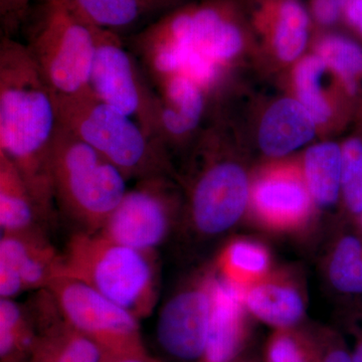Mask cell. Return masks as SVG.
<instances>
[{
	"mask_svg": "<svg viewBox=\"0 0 362 362\" xmlns=\"http://www.w3.org/2000/svg\"><path fill=\"white\" fill-rule=\"evenodd\" d=\"M59 125L56 98L25 45L0 40V152L18 169L47 221L58 214L51 176L52 143Z\"/></svg>",
	"mask_w": 362,
	"mask_h": 362,
	"instance_id": "1",
	"label": "cell"
},
{
	"mask_svg": "<svg viewBox=\"0 0 362 362\" xmlns=\"http://www.w3.org/2000/svg\"><path fill=\"white\" fill-rule=\"evenodd\" d=\"M59 276L85 283L139 320L153 312L158 300L157 252L125 246L100 233L71 235L61 252Z\"/></svg>",
	"mask_w": 362,
	"mask_h": 362,
	"instance_id": "2",
	"label": "cell"
},
{
	"mask_svg": "<svg viewBox=\"0 0 362 362\" xmlns=\"http://www.w3.org/2000/svg\"><path fill=\"white\" fill-rule=\"evenodd\" d=\"M54 204L78 232L97 233L127 192L120 169L59 123L52 143Z\"/></svg>",
	"mask_w": 362,
	"mask_h": 362,
	"instance_id": "3",
	"label": "cell"
},
{
	"mask_svg": "<svg viewBox=\"0 0 362 362\" xmlns=\"http://www.w3.org/2000/svg\"><path fill=\"white\" fill-rule=\"evenodd\" d=\"M59 123L120 169L128 180L173 176L166 150L140 124L89 90L56 97Z\"/></svg>",
	"mask_w": 362,
	"mask_h": 362,
	"instance_id": "4",
	"label": "cell"
},
{
	"mask_svg": "<svg viewBox=\"0 0 362 362\" xmlns=\"http://www.w3.org/2000/svg\"><path fill=\"white\" fill-rule=\"evenodd\" d=\"M40 2L25 44L30 58L54 96L87 92L99 28L62 4Z\"/></svg>",
	"mask_w": 362,
	"mask_h": 362,
	"instance_id": "5",
	"label": "cell"
},
{
	"mask_svg": "<svg viewBox=\"0 0 362 362\" xmlns=\"http://www.w3.org/2000/svg\"><path fill=\"white\" fill-rule=\"evenodd\" d=\"M130 49L178 47L201 54L220 68L244 47L242 28L228 6L211 0L178 6L132 35Z\"/></svg>",
	"mask_w": 362,
	"mask_h": 362,
	"instance_id": "6",
	"label": "cell"
},
{
	"mask_svg": "<svg viewBox=\"0 0 362 362\" xmlns=\"http://www.w3.org/2000/svg\"><path fill=\"white\" fill-rule=\"evenodd\" d=\"M173 177L158 175L136 181L99 233L125 246L157 252L182 223L185 202Z\"/></svg>",
	"mask_w": 362,
	"mask_h": 362,
	"instance_id": "7",
	"label": "cell"
},
{
	"mask_svg": "<svg viewBox=\"0 0 362 362\" xmlns=\"http://www.w3.org/2000/svg\"><path fill=\"white\" fill-rule=\"evenodd\" d=\"M90 89L101 101L137 121L150 137L160 143L156 89L139 59L118 33L98 30Z\"/></svg>",
	"mask_w": 362,
	"mask_h": 362,
	"instance_id": "8",
	"label": "cell"
},
{
	"mask_svg": "<svg viewBox=\"0 0 362 362\" xmlns=\"http://www.w3.org/2000/svg\"><path fill=\"white\" fill-rule=\"evenodd\" d=\"M45 289L64 319L108 356L144 352L139 319L76 279L59 276Z\"/></svg>",
	"mask_w": 362,
	"mask_h": 362,
	"instance_id": "9",
	"label": "cell"
},
{
	"mask_svg": "<svg viewBox=\"0 0 362 362\" xmlns=\"http://www.w3.org/2000/svg\"><path fill=\"white\" fill-rule=\"evenodd\" d=\"M249 194L246 170L235 161L211 157L188 187L180 226L202 239L220 237L246 213Z\"/></svg>",
	"mask_w": 362,
	"mask_h": 362,
	"instance_id": "10",
	"label": "cell"
},
{
	"mask_svg": "<svg viewBox=\"0 0 362 362\" xmlns=\"http://www.w3.org/2000/svg\"><path fill=\"white\" fill-rule=\"evenodd\" d=\"M213 272L181 286L162 307L157 320V340L178 361L202 359L211 310Z\"/></svg>",
	"mask_w": 362,
	"mask_h": 362,
	"instance_id": "11",
	"label": "cell"
},
{
	"mask_svg": "<svg viewBox=\"0 0 362 362\" xmlns=\"http://www.w3.org/2000/svg\"><path fill=\"white\" fill-rule=\"evenodd\" d=\"M157 95V137L169 148L199 128L206 109V88L182 73L151 78Z\"/></svg>",
	"mask_w": 362,
	"mask_h": 362,
	"instance_id": "12",
	"label": "cell"
},
{
	"mask_svg": "<svg viewBox=\"0 0 362 362\" xmlns=\"http://www.w3.org/2000/svg\"><path fill=\"white\" fill-rule=\"evenodd\" d=\"M211 310L202 362H235L250 335L245 292L218 277L213 269Z\"/></svg>",
	"mask_w": 362,
	"mask_h": 362,
	"instance_id": "13",
	"label": "cell"
},
{
	"mask_svg": "<svg viewBox=\"0 0 362 362\" xmlns=\"http://www.w3.org/2000/svg\"><path fill=\"white\" fill-rule=\"evenodd\" d=\"M252 209L261 226L279 233H292L307 226L311 216V195L296 175L272 173L252 188Z\"/></svg>",
	"mask_w": 362,
	"mask_h": 362,
	"instance_id": "14",
	"label": "cell"
},
{
	"mask_svg": "<svg viewBox=\"0 0 362 362\" xmlns=\"http://www.w3.org/2000/svg\"><path fill=\"white\" fill-rule=\"evenodd\" d=\"M42 331L35 339V362H103L108 354L66 322L49 293L35 304Z\"/></svg>",
	"mask_w": 362,
	"mask_h": 362,
	"instance_id": "15",
	"label": "cell"
},
{
	"mask_svg": "<svg viewBox=\"0 0 362 362\" xmlns=\"http://www.w3.org/2000/svg\"><path fill=\"white\" fill-rule=\"evenodd\" d=\"M247 310L274 329L299 326L306 312L301 286L283 272H270L245 292Z\"/></svg>",
	"mask_w": 362,
	"mask_h": 362,
	"instance_id": "16",
	"label": "cell"
},
{
	"mask_svg": "<svg viewBox=\"0 0 362 362\" xmlns=\"http://www.w3.org/2000/svg\"><path fill=\"white\" fill-rule=\"evenodd\" d=\"M62 4L89 25L120 35L141 23H153L183 0H40Z\"/></svg>",
	"mask_w": 362,
	"mask_h": 362,
	"instance_id": "17",
	"label": "cell"
},
{
	"mask_svg": "<svg viewBox=\"0 0 362 362\" xmlns=\"http://www.w3.org/2000/svg\"><path fill=\"white\" fill-rule=\"evenodd\" d=\"M49 221L20 171L0 152V228L1 235H47Z\"/></svg>",
	"mask_w": 362,
	"mask_h": 362,
	"instance_id": "18",
	"label": "cell"
},
{
	"mask_svg": "<svg viewBox=\"0 0 362 362\" xmlns=\"http://www.w3.org/2000/svg\"><path fill=\"white\" fill-rule=\"evenodd\" d=\"M316 121L303 105L294 99H282L266 112L259 131L264 153L280 157L313 139Z\"/></svg>",
	"mask_w": 362,
	"mask_h": 362,
	"instance_id": "19",
	"label": "cell"
},
{
	"mask_svg": "<svg viewBox=\"0 0 362 362\" xmlns=\"http://www.w3.org/2000/svg\"><path fill=\"white\" fill-rule=\"evenodd\" d=\"M61 252L47 235H1L0 263L13 267L26 290H44L58 271Z\"/></svg>",
	"mask_w": 362,
	"mask_h": 362,
	"instance_id": "20",
	"label": "cell"
},
{
	"mask_svg": "<svg viewBox=\"0 0 362 362\" xmlns=\"http://www.w3.org/2000/svg\"><path fill=\"white\" fill-rule=\"evenodd\" d=\"M326 272L335 291L350 301L362 298V233L352 223L343 225L333 242Z\"/></svg>",
	"mask_w": 362,
	"mask_h": 362,
	"instance_id": "21",
	"label": "cell"
},
{
	"mask_svg": "<svg viewBox=\"0 0 362 362\" xmlns=\"http://www.w3.org/2000/svg\"><path fill=\"white\" fill-rule=\"evenodd\" d=\"M213 270L226 282L247 290L270 273V252L257 240L235 239L221 250Z\"/></svg>",
	"mask_w": 362,
	"mask_h": 362,
	"instance_id": "22",
	"label": "cell"
},
{
	"mask_svg": "<svg viewBox=\"0 0 362 362\" xmlns=\"http://www.w3.org/2000/svg\"><path fill=\"white\" fill-rule=\"evenodd\" d=\"M304 173L312 201L320 207L334 206L341 197L342 149L331 142L310 147L305 154Z\"/></svg>",
	"mask_w": 362,
	"mask_h": 362,
	"instance_id": "23",
	"label": "cell"
},
{
	"mask_svg": "<svg viewBox=\"0 0 362 362\" xmlns=\"http://www.w3.org/2000/svg\"><path fill=\"white\" fill-rule=\"evenodd\" d=\"M310 18L296 0H281L275 6L273 42L279 58L292 62L304 51L308 42Z\"/></svg>",
	"mask_w": 362,
	"mask_h": 362,
	"instance_id": "24",
	"label": "cell"
},
{
	"mask_svg": "<svg viewBox=\"0 0 362 362\" xmlns=\"http://www.w3.org/2000/svg\"><path fill=\"white\" fill-rule=\"evenodd\" d=\"M319 334L299 326L275 329L266 343L264 362H319Z\"/></svg>",
	"mask_w": 362,
	"mask_h": 362,
	"instance_id": "25",
	"label": "cell"
},
{
	"mask_svg": "<svg viewBox=\"0 0 362 362\" xmlns=\"http://www.w3.org/2000/svg\"><path fill=\"white\" fill-rule=\"evenodd\" d=\"M318 56L337 71L350 94L357 90L356 78L362 75V47L340 35H325L317 47Z\"/></svg>",
	"mask_w": 362,
	"mask_h": 362,
	"instance_id": "26",
	"label": "cell"
},
{
	"mask_svg": "<svg viewBox=\"0 0 362 362\" xmlns=\"http://www.w3.org/2000/svg\"><path fill=\"white\" fill-rule=\"evenodd\" d=\"M325 62L319 56L307 57L295 71V84L299 102L311 114L316 123L330 118L331 109L321 90V78L326 70Z\"/></svg>",
	"mask_w": 362,
	"mask_h": 362,
	"instance_id": "27",
	"label": "cell"
},
{
	"mask_svg": "<svg viewBox=\"0 0 362 362\" xmlns=\"http://www.w3.org/2000/svg\"><path fill=\"white\" fill-rule=\"evenodd\" d=\"M341 199L349 223L362 214V139L350 138L342 146Z\"/></svg>",
	"mask_w": 362,
	"mask_h": 362,
	"instance_id": "28",
	"label": "cell"
},
{
	"mask_svg": "<svg viewBox=\"0 0 362 362\" xmlns=\"http://www.w3.org/2000/svg\"><path fill=\"white\" fill-rule=\"evenodd\" d=\"M33 0H0L1 37H13L30 20Z\"/></svg>",
	"mask_w": 362,
	"mask_h": 362,
	"instance_id": "29",
	"label": "cell"
},
{
	"mask_svg": "<svg viewBox=\"0 0 362 362\" xmlns=\"http://www.w3.org/2000/svg\"><path fill=\"white\" fill-rule=\"evenodd\" d=\"M321 356L319 362H352L351 351L343 338L332 330L319 331Z\"/></svg>",
	"mask_w": 362,
	"mask_h": 362,
	"instance_id": "30",
	"label": "cell"
},
{
	"mask_svg": "<svg viewBox=\"0 0 362 362\" xmlns=\"http://www.w3.org/2000/svg\"><path fill=\"white\" fill-rule=\"evenodd\" d=\"M347 0H313L312 11L317 23L332 25L343 14Z\"/></svg>",
	"mask_w": 362,
	"mask_h": 362,
	"instance_id": "31",
	"label": "cell"
},
{
	"mask_svg": "<svg viewBox=\"0 0 362 362\" xmlns=\"http://www.w3.org/2000/svg\"><path fill=\"white\" fill-rule=\"evenodd\" d=\"M23 291H26V288L18 272L13 267L0 263V297L1 299H14Z\"/></svg>",
	"mask_w": 362,
	"mask_h": 362,
	"instance_id": "32",
	"label": "cell"
},
{
	"mask_svg": "<svg viewBox=\"0 0 362 362\" xmlns=\"http://www.w3.org/2000/svg\"><path fill=\"white\" fill-rule=\"evenodd\" d=\"M342 16L362 35V0H347Z\"/></svg>",
	"mask_w": 362,
	"mask_h": 362,
	"instance_id": "33",
	"label": "cell"
},
{
	"mask_svg": "<svg viewBox=\"0 0 362 362\" xmlns=\"http://www.w3.org/2000/svg\"><path fill=\"white\" fill-rule=\"evenodd\" d=\"M103 362H156L152 361L146 352H135V354H115L107 356Z\"/></svg>",
	"mask_w": 362,
	"mask_h": 362,
	"instance_id": "34",
	"label": "cell"
},
{
	"mask_svg": "<svg viewBox=\"0 0 362 362\" xmlns=\"http://www.w3.org/2000/svg\"><path fill=\"white\" fill-rule=\"evenodd\" d=\"M358 320H361V319H358ZM356 342L351 352V361L362 362V328L356 327Z\"/></svg>",
	"mask_w": 362,
	"mask_h": 362,
	"instance_id": "35",
	"label": "cell"
},
{
	"mask_svg": "<svg viewBox=\"0 0 362 362\" xmlns=\"http://www.w3.org/2000/svg\"><path fill=\"white\" fill-rule=\"evenodd\" d=\"M351 302V308L357 319L362 320V298Z\"/></svg>",
	"mask_w": 362,
	"mask_h": 362,
	"instance_id": "36",
	"label": "cell"
},
{
	"mask_svg": "<svg viewBox=\"0 0 362 362\" xmlns=\"http://www.w3.org/2000/svg\"><path fill=\"white\" fill-rule=\"evenodd\" d=\"M354 226H356V228H358V230H361L362 233V214L361 218H358V221H356V223Z\"/></svg>",
	"mask_w": 362,
	"mask_h": 362,
	"instance_id": "37",
	"label": "cell"
}]
</instances>
